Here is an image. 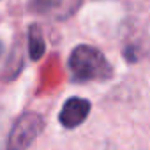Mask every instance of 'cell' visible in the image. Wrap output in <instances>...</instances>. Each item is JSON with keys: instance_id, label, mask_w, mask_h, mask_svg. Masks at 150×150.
I'll return each instance as SVG.
<instances>
[{"instance_id": "6da1fadb", "label": "cell", "mask_w": 150, "mask_h": 150, "mask_svg": "<svg viewBox=\"0 0 150 150\" xmlns=\"http://www.w3.org/2000/svg\"><path fill=\"white\" fill-rule=\"evenodd\" d=\"M69 71L74 81H106L111 78V65L101 50L80 44L69 57Z\"/></svg>"}, {"instance_id": "7a4b0ae2", "label": "cell", "mask_w": 150, "mask_h": 150, "mask_svg": "<svg viewBox=\"0 0 150 150\" xmlns=\"http://www.w3.org/2000/svg\"><path fill=\"white\" fill-rule=\"evenodd\" d=\"M44 125L46 122L41 113L37 111L21 113L14 120L2 150H28L34 139L44 131Z\"/></svg>"}, {"instance_id": "3957f363", "label": "cell", "mask_w": 150, "mask_h": 150, "mask_svg": "<svg viewBox=\"0 0 150 150\" xmlns=\"http://www.w3.org/2000/svg\"><path fill=\"white\" fill-rule=\"evenodd\" d=\"M90 110H92V104L88 99L72 96L65 99V103L62 104L58 113V122L65 129H76L88 118Z\"/></svg>"}, {"instance_id": "277c9868", "label": "cell", "mask_w": 150, "mask_h": 150, "mask_svg": "<svg viewBox=\"0 0 150 150\" xmlns=\"http://www.w3.org/2000/svg\"><path fill=\"white\" fill-rule=\"evenodd\" d=\"M44 51H46L44 35L37 25H32L28 28V55L32 60H41Z\"/></svg>"}, {"instance_id": "5b68a950", "label": "cell", "mask_w": 150, "mask_h": 150, "mask_svg": "<svg viewBox=\"0 0 150 150\" xmlns=\"http://www.w3.org/2000/svg\"><path fill=\"white\" fill-rule=\"evenodd\" d=\"M32 9L35 13L51 14V11L60 9V0H32Z\"/></svg>"}, {"instance_id": "8992f818", "label": "cell", "mask_w": 150, "mask_h": 150, "mask_svg": "<svg viewBox=\"0 0 150 150\" xmlns=\"http://www.w3.org/2000/svg\"><path fill=\"white\" fill-rule=\"evenodd\" d=\"M2 53H4V44H2V41H0V57H2Z\"/></svg>"}]
</instances>
